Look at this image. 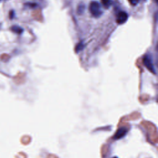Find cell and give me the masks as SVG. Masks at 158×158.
<instances>
[{"label":"cell","mask_w":158,"mask_h":158,"mask_svg":"<svg viewBox=\"0 0 158 158\" xmlns=\"http://www.w3.org/2000/svg\"><path fill=\"white\" fill-rule=\"evenodd\" d=\"M85 11V6L83 4H80L77 8V13L78 14H82Z\"/></svg>","instance_id":"obj_10"},{"label":"cell","mask_w":158,"mask_h":158,"mask_svg":"<svg viewBox=\"0 0 158 158\" xmlns=\"http://www.w3.org/2000/svg\"><path fill=\"white\" fill-rule=\"evenodd\" d=\"M128 126H122L121 127H120L117 131L115 132V133L114 135V138L115 139H120L122 137H123L128 132Z\"/></svg>","instance_id":"obj_4"},{"label":"cell","mask_w":158,"mask_h":158,"mask_svg":"<svg viewBox=\"0 0 158 158\" xmlns=\"http://www.w3.org/2000/svg\"><path fill=\"white\" fill-rule=\"evenodd\" d=\"M140 117V114L139 112H135L132 113L131 115H128V117H125L123 118V120L124 121H128L129 120H136Z\"/></svg>","instance_id":"obj_6"},{"label":"cell","mask_w":158,"mask_h":158,"mask_svg":"<svg viewBox=\"0 0 158 158\" xmlns=\"http://www.w3.org/2000/svg\"><path fill=\"white\" fill-rule=\"evenodd\" d=\"M143 64H144V66H145L151 72H152V73H153L155 74V70H154V65H153V64H152V61L151 58L148 55H146V56H145L143 57Z\"/></svg>","instance_id":"obj_3"},{"label":"cell","mask_w":158,"mask_h":158,"mask_svg":"<svg viewBox=\"0 0 158 158\" xmlns=\"http://www.w3.org/2000/svg\"><path fill=\"white\" fill-rule=\"evenodd\" d=\"M128 15L127 12H123V11H121L117 15L116 22L119 25L123 24V23H124L125 22H127V20L128 19Z\"/></svg>","instance_id":"obj_5"},{"label":"cell","mask_w":158,"mask_h":158,"mask_svg":"<svg viewBox=\"0 0 158 158\" xmlns=\"http://www.w3.org/2000/svg\"><path fill=\"white\" fill-rule=\"evenodd\" d=\"M128 1L133 6H136L139 2V0H128Z\"/></svg>","instance_id":"obj_12"},{"label":"cell","mask_w":158,"mask_h":158,"mask_svg":"<svg viewBox=\"0 0 158 158\" xmlns=\"http://www.w3.org/2000/svg\"><path fill=\"white\" fill-rule=\"evenodd\" d=\"M89 10L91 15L94 17H99L102 14L101 5L97 1L91 2L89 6Z\"/></svg>","instance_id":"obj_2"},{"label":"cell","mask_w":158,"mask_h":158,"mask_svg":"<svg viewBox=\"0 0 158 158\" xmlns=\"http://www.w3.org/2000/svg\"><path fill=\"white\" fill-rule=\"evenodd\" d=\"M101 2L106 9H108L112 4V0H101Z\"/></svg>","instance_id":"obj_8"},{"label":"cell","mask_w":158,"mask_h":158,"mask_svg":"<svg viewBox=\"0 0 158 158\" xmlns=\"http://www.w3.org/2000/svg\"><path fill=\"white\" fill-rule=\"evenodd\" d=\"M107 150H108V148H107V146L106 145H104V146H102V148L101 149V153H102V156H105L107 154Z\"/></svg>","instance_id":"obj_11"},{"label":"cell","mask_w":158,"mask_h":158,"mask_svg":"<svg viewBox=\"0 0 158 158\" xmlns=\"http://www.w3.org/2000/svg\"><path fill=\"white\" fill-rule=\"evenodd\" d=\"M141 125L148 131L149 135V137L152 141L154 143H157V131L155 126L151 122L147 121H143L141 123Z\"/></svg>","instance_id":"obj_1"},{"label":"cell","mask_w":158,"mask_h":158,"mask_svg":"<svg viewBox=\"0 0 158 158\" xmlns=\"http://www.w3.org/2000/svg\"><path fill=\"white\" fill-rule=\"evenodd\" d=\"M14 15H15V12L13 10H11L10 12H9V18L10 19H12L14 17Z\"/></svg>","instance_id":"obj_13"},{"label":"cell","mask_w":158,"mask_h":158,"mask_svg":"<svg viewBox=\"0 0 158 158\" xmlns=\"http://www.w3.org/2000/svg\"><path fill=\"white\" fill-rule=\"evenodd\" d=\"M84 46H85L84 43L82 41H81L79 43H78L77 45L75 47V51H76V52H78L80 51H81L83 49Z\"/></svg>","instance_id":"obj_9"},{"label":"cell","mask_w":158,"mask_h":158,"mask_svg":"<svg viewBox=\"0 0 158 158\" xmlns=\"http://www.w3.org/2000/svg\"><path fill=\"white\" fill-rule=\"evenodd\" d=\"M10 30L14 33H17V34H19V35L22 33V32L23 31V29L22 27H20V26H18V25H13L12 27H11Z\"/></svg>","instance_id":"obj_7"}]
</instances>
